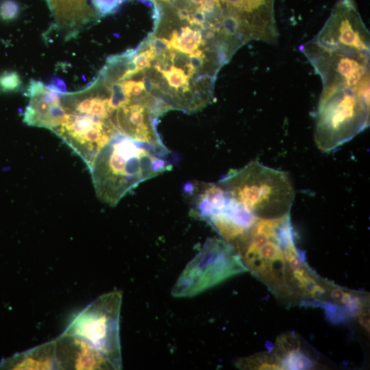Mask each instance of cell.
Returning <instances> with one entry per match:
<instances>
[{"label":"cell","mask_w":370,"mask_h":370,"mask_svg":"<svg viewBox=\"0 0 370 370\" xmlns=\"http://www.w3.org/2000/svg\"><path fill=\"white\" fill-rule=\"evenodd\" d=\"M236 252L247 270L287 304L310 306L326 290L328 281L314 273L296 247L290 213L257 219Z\"/></svg>","instance_id":"6da1fadb"},{"label":"cell","mask_w":370,"mask_h":370,"mask_svg":"<svg viewBox=\"0 0 370 370\" xmlns=\"http://www.w3.org/2000/svg\"><path fill=\"white\" fill-rule=\"evenodd\" d=\"M167 149H159L116 134L96 156L89 169L98 198L116 206L140 183L172 167Z\"/></svg>","instance_id":"7a4b0ae2"},{"label":"cell","mask_w":370,"mask_h":370,"mask_svg":"<svg viewBox=\"0 0 370 370\" xmlns=\"http://www.w3.org/2000/svg\"><path fill=\"white\" fill-rule=\"evenodd\" d=\"M226 195L258 219L290 213L295 189L287 172L252 160L217 182Z\"/></svg>","instance_id":"3957f363"},{"label":"cell","mask_w":370,"mask_h":370,"mask_svg":"<svg viewBox=\"0 0 370 370\" xmlns=\"http://www.w3.org/2000/svg\"><path fill=\"white\" fill-rule=\"evenodd\" d=\"M369 124V87H323L317 108L314 138L330 152L352 140Z\"/></svg>","instance_id":"277c9868"},{"label":"cell","mask_w":370,"mask_h":370,"mask_svg":"<svg viewBox=\"0 0 370 370\" xmlns=\"http://www.w3.org/2000/svg\"><path fill=\"white\" fill-rule=\"evenodd\" d=\"M120 291L106 293L89 304L72 320L63 334L75 336L103 356L113 369L121 367Z\"/></svg>","instance_id":"5b68a950"},{"label":"cell","mask_w":370,"mask_h":370,"mask_svg":"<svg viewBox=\"0 0 370 370\" xmlns=\"http://www.w3.org/2000/svg\"><path fill=\"white\" fill-rule=\"evenodd\" d=\"M239 255L222 238H211L186 264L175 283V297H190L247 271Z\"/></svg>","instance_id":"8992f818"},{"label":"cell","mask_w":370,"mask_h":370,"mask_svg":"<svg viewBox=\"0 0 370 370\" xmlns=\"http://www.w3.org/2000/svg\"><path fill=\"white\" fill-rule=\"evenodd\" d=\"M303 51L321 76L323 86H369V53L330 48L313 40Z\"/></svg>","instance_id":"52a82bcc"},{"label":"cell","mask_w":370,"mask_h":370,"mask_svg":"<svg viewBox=\"0 0 370 370\" xmlns=\"http://www.w3.org/2000/svg\"><path fill=\"white\" fill-rule=\"evenodd\" d=\"M53 132L84 160L89 169L101 149L119 134L110 120L72 111H64L62 123Z\"/></svg>","instance_id":"ba28073f"},{"label":"cell","mask_w":370,"mask_h":370,"mask_svg":"<svg viewBox=\"0 0 370 370\" xmlns=\"http://www.w3.org/2000/svg\"><path fill=\"white\" fill-rule=\"evenodd\" d=\"M314 42L330 48L369 53V33L354 0H338Z\"/></svg>","instance_id":"9c48e42d"},{"label":"cell","mask_w":370,"mask_h":370,"mask_svg":"<svg viewBox=\"0 0 370 370\" xmlns=\"http://www.w3.org/2000/svg\"><path fill=\"white\" fill-rule=\"evenodd\" d=\"M60 94L49 89L42 82L32 79L27 88L29 102L24 112L23 121L30 126L53 131L61 123L64 114Z\"/></svg>","instance_id":"30bf717a"},{"label":"cell","mask_w":370,"mask_h":370,"mask_svg":"<svg viewBox=\"0 0 370 370\" xmlns=\"http://www.w3.org/2000/svg\"><path fill=\"white\" fill-rule=\"evenodd\" d=\"M369 297L367 293L346 289L332 283L318 306L324 309L330 321L345 323L358 317L360 323L367 322Z\"/></svg>","instance_id":"8fae6325"},{"label":"cell","mask_w":370,"mask_h":370,"mask_svg":"<svg viewBox=\"0 0 370 370\" xmlns=\"http://www.w3.org/2000/svg\"><path fill=\"white\" fill-rule=\"evenodd\" d=\"M56 345L58 369H113L103 356L75 336L62 333Z\"/></svg>","instance_id":"7c38bea8"},{"label":"cell","mask_w":370,"mask_h":370,"mask_svg":"<svg viewBox=\"0 0 370 370\" xmlns=\"http://www.w3.org/2000/svg\"><path fill=\"white\" fill-rule=\"evenodd\" d=\"M0 369H58L56 340L2 359Z\"/></svg>","instance_id":"4fadbf2b"},{"label":"cell","mask_w":370,"mask_h":370,"mask_svg":"<svg viewBox=\"0 0 370 370\" xmlns=\"http://www.w3.org/2000/svg\"><path fill=\"white\" fill-rule=\"evenodd\" d=\"M279 360L282 369H309L316 361L307 353L299 336L288 333L280 336L272 352Z\"/></svg>","instance_id":"5bb4252c"},{"label":"cell","mask_w":370,"mask_h":370,"mask_svg":"<svg viewBox=\"0 0 370 370\" xmlns=\"http://www.w3.org/2000/svg\"><path fill=\"white\" fill-rule=\"evenodd\" d=\"M236 366L243 369H282L275 356L269 352L258 353L242 358L236 362Z\"/></svg>","instance_id":"9a60e30c"},{"label":"cell","mask_w":370,"mask_h":370,"mask_svg":"<svg viewBox=\"0 0 370 370\" xmlns=\"http://www.w3.org/2000/svg\"><path fill=\"white\" fill-rule=\"evenodd\" d=\"M22 85L19 74L14 71H6L0 74V90L3 92L18 91Z\"/></svg>","instance_id":"2e32d148"},{"label":"cell","mask_w":370,"mask_h":370,"mask_svg":"<svg viewBox=\"0 0 370 370\" xmlns=\"http://www.w3.org/2000/svg\"><path fill=\"white\" fill-rule=\"evenodd\" d=\"M20 7L14 0H3L0 3V18L5 21H10L19 14Z\"/></svg>","instance_id":"e0dca14e"},{"label":"cell","mask_w":370,"mask_h":370,"mask_svg":"<svg viewBox=\"0 0 370 370\" xmlns=\"http://www.w3.org/2000/svg\"><path fill=\"white\" fill-rule=\"evenodd\" d=\"M46 86L49 89L58 92L59 93L66 92V86L64 82L58 77L51 79L50 82L47 85H46Z\"/></svg>","instance_id":"ac0fdd59"},{"label":"cell","mask_w":370,"mask_h":370,"mask_svg":"<svg viewBox=\"0 0 370 370\" xmlns=\"http://www.w3.org/2000/svg\"><path fill=\"white\" fill-rule=\"evenodd\" d=\"M153 1V2L154 1H158V2H167V1H169L170 0H151Z\"/></svg>","instance_id":"d6986e66"}]
</instances>
